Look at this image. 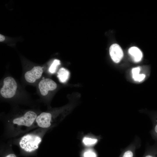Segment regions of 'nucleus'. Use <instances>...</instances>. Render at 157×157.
Here are the masks:
<instances>
[{
    "instance_id": "4",
    "label": "nucleus",
    "mask_w": 157,
    "mask_h": 157,
    "mask_svg": "<svg viewBox=\"0 0 157 157\" xmlns=\"http://www.w3.org/2000/svg\"><path fill=\"white\" fill-rule=\"evenodd\" d=\"M57 87L56 83L53 81L49 78L42 80L38 84L39 89L41 94L43 96L47 95L49 91L55 90Z\"/></svg>"
},
{
    "instance_id": "5",
    "label": "nucleus",
    "mask_w": 157,
    "mask_h": 157,
    "mask_svg": "<svg viewBox=\"0 0 157 157\" xmlns=\"http://www.w3.org/2000/svg\"><path fill=\"white\" fill-rule=\"evenodd\" d=\"M139 138L136 137L135 140L122 151L119 157H135L136 149L140 146Z\"/></svg>"
},
{
    "instance_id": "1",
    "label": "nucleus",
    "mask_w": 157,
    "mask_h": 157,
    "mask_svg": "<svg viewBox=\"0 0 157 157\" xmlns=\"http://www.w3.org/2000/svg\"><path fill=\"white\" fill-rule=\"evenodd\" d=\"M42 138L36 134L30 133L25 135L21 138L19 145L21 148L28 153L33 152L39 147Z\"/></svg>"
},
{
    "instance_id": "9",
    "label": "nucleus",
    "mask_w": 157,
    "mask_h": 157,
    "mask_svg": "<svg viewBox=\"0 0 157 157\" xmlns=\"http://www.w3.org/2000/svg\"><path fill=\"white\" fill-rule=\"evenodd\" d=\"M57 77L61 83L66 82L68 79L69 76V72L65 68H60L57 73Z\"/></svg>"
},
{
    "instance_id": "3",
    "label": "nucleus",
    "mask_w": 157,
    "mask_h": 157,
    "mask_svg": "<svg viewBox=\"0 0 157 157\" xmlns=\"http://www.w3.org/2000/svg\"><path fill=\"white\" fill-rule=\"evenodd\" d=\"M3 83L0 91L1 95L5 98L13 97L17 88V84L15 79L10 76L7 77L4 79Z\"/></svg>"
},
{
    "instance_id": "17",
    "label": "nucleus",
    "mask_w": 157,
    "mask_h": 157,
    "mask_svg": "<svg viewBox=\"0 0 157 157\" xmlns=\"http://www.w3.org/2000/svg\"><path fill=\"white\" fill-rule=\"evenodd\" d=\"M154 130L156 133L157 134V123L156 124L154 129Z\"/></svg>"
},
{
    "instance_id": "14",
    "label": "nucleus",
    "mask_w": 157,
    "mask_h": 157,
    "mask_svg": "<svg viewBox=\"0 0 157 157\" xmlns=\"http://www.w3.org/2000/svg\"><path fill=\"white\" fill-rule=\"evenodd\" d=\"M142 157H157V155L153 154L147 151Z\"/></svg>"
},
{
    "instance_id": "11",
    "label": "nucleus",
    "mask_w": 157,
    "mask_h": 157,
    "mask_svg": "<svg viewBox=\"0 0 157 157\" xmlns=\"http://www.w3.org/2000/svg\"><path fill=\"white\" fill-rule=\"evenodd\" d=\"M60 64V60L58 59H55L49 67V71L52 74L56 72L58 65Z\"/></svg>"
},
{
    "instance_id": "10",
    "label": "nucleus",
    "mask_w": 157,
    "mask_h": 157,
    "mask_svg": "<svg viewBox=\"0 0 157 157\" xmlns=\"http://www.w3.org/2000/svg\"><path fill=\"white\" fill-rule=\"evenodd\" d=\"M140 70V67H138L133 68L131 70L132 78L135 81L140 82L143 80L145 77L144 74H139Z\"/></svg>"
},
{
    "instance_id": "7",
    "label": "nucleus",
    "mask_w": 157,
    "mask_h": 157,
    "mask_svg": "<svg viewBox=\"0 0 157 157\" xmlns=\"http://www.w3.org/2000/svg\"><path fill=\"white\" fill-rule=\"evenodd\" d=\"M110 56L115 63H119L123 56V51L120 46L117 44H112L109 48Z\"/></svg>"
},
{
    "instance_id": "2",
    "label": "nucleus",
    "mask_w": 157,
    "mask_h": 157,
    "mask_svg": "<svg viewBox=\"0 0 157 157\" xmlns=\"http://www.w3.org/2000/svg\"><path fill=\"white\" fill-rule=\"evenodd\" d=\"M37 116L34 111H28L23 115L14 118L12 123L15 127H29L35 121Z\"/></svg>"
},
{
    "instance_id": "12",
    "label": "nucleus",
    "mask_w": 157,
    "mask_h": 157,
    "mask_svg": "<svg viewBox=\"0 0 157 157\" xmlns=\"http://www.w3.org/2000/svg\"><path fill=\"white\" fill-rule=\"evenodd\" d=\"M83 143L87 146L92 145L95 144L97 142V140L89 137H84L83 140Z\"/></svg>"
},
{
    "instance_id": "16",
    "label": "nucleus",
    "mask_w": 157,
    "mask_h": 157,
    "mask_svg": "<svg viewBox=\"0 0 157 157\" xmlns=\"http://www.w3.org/2000/svg\"><path fill=\"white\" fill-rule=\"evenodd\" d=\"M5 157H17L14 154H10L6 156Z\"/></svg>"
},
{
    "instance_id": "8",
    "label": "nucleus",
    "mask_w": 157,
    "mask_h": 157,
    "mask_svg": "<svg viewBox=\"0 0 157 157\" xmlns=\"http://www.w3.org/2000/svg\"><path fill=\"white\" fill-rule=\"evenodd\" d=\"M128 52L134 62H138L141 60L142 53L138 47H131L129 49Z\"/></svg>"
},
{
    "instance_id": "15",
    "label": "nucleus",
    "mask_w": 157,
    "mask_h": 157,
    "mask_svg": "<svg viewBox=\"0 0 157 157\" xmlns=\"http://www.w3.org/2000/svg\"><path fill=\"white\" fill-rule=\"evenodd\" d=\"M5 39V36L1 34H0V42H2Z\"/></svg>"
},
{
    "instance_id": "6",
    "label": "nucleus",
    "mask_w": 157,
    "mask_h": 157,
    "mask_svg": "<svg viewBox=\"0 0 157 157\" xmlns=\"http://www.w3.org/2000/svg\"><path fill=\"white\" fill-rule=\"evenodd\" d=\"M43 72L42 67L35 66L31 70L26 72L24 75L25 79L28 82L34 83L36 80L40 78Z\"/></svg>"
},
{
    "instance_id": "13",
    "label": "nucleus",
    "mask_w": 157,
    "mask_h": 157,
    "mask_svg": "<svg viewBox=\"0 0 157 157\" xmlns=\"http://www.w3.org/2000/svg\"><path fill=\"white\" fill-rule=\"evenodd\" d=\"M84 157H97L96 154L92 150L89 149L85 152L83 154Z\"/></svg>"
}]
</instances>
